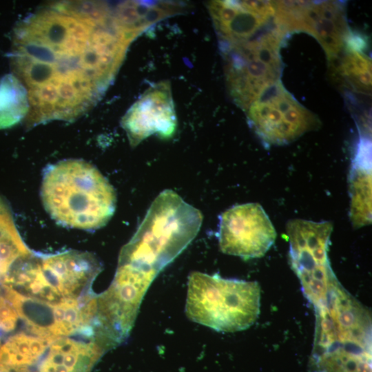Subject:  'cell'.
Masks as SVG:
<instances>
[{
    "instance_id": "10",
    "label": "cell",
    "mask_w": 372,
    "mask_h": 372,
    "mask_svg": "<svg viewBox=\"0 0 372 372\" xmlns=\"http://www.w3.org/2000/svg\"><path fill=\"white\" fill-rule=\"evenodd\" d=\"M157 275L118 265L112 284L97 296V331L114 347L129 335L143 298Z\"/></svg>"
},
{
    "instance_id": "14",
    "label": "cell",
    "mask_w": 372,
    "mask_h": 372,
    "mask_svg": "<svg viewBox=\"0 0 372 372\" xmlns=\"http://www.w3.org/2000/svg\"><path fill=\"white\" fill-rule=\"evenodd\" d=\"M121 123L132 147L152 134L163 138L172 136L177 123L169 86L163 83L146 91L127 110Z\"/></svg>"
},
{
    "instance_id": "21",
    "label": "cell",
    "mask_w": 372,
    "mask_h": 372,
    "mask_svg": "<svg viewBox=\"0 0 372 372\" xmlns=\"http://www.w3.org/2000/svg\"><path fill=\"white\" fill-rule=\"evenodd\" d=\"M10 372H37V371H30V370H22V371H10Z\"/></svg>"
},
{
    "instance_id": "13",
    "label": "cell",
    "mask_w": 372,
    "mask_h": 372,
    "mask_svg": "<svg viewBox=\"0 0 372 372\" xmlns=\"http://www.w3.org/2000/svg\"><path fill=\"white\" fill-rule=\"evenodd\" d=\"M209 10L220 44L285 30L277 19L274 1H214L209 3Z\"/></svg>"
},
{
    "instance_id": "15",
    "label": "cell",
    "mask_w": 372,
    "mask_h": 372,
    "mask_svg": "<svg viewBox=\"0 0 372 372\" xmlns=\"http://www.w3.org/2000/svg\"><path fill=\"white\" fill-rule=\"evenodd\" d=\"M107 349L96 339L81 335L52 338L34 366L37 372H91Z\"/></svg>"
},
{
    "instance_id": "22",
    "label": "cell",
    "mask_w": 372,
    "mask_h": 372,
    "mask_svg": "<svg viewBox=\"0 0 372 372\" xmlns=\"http://www.w3.org/2000/svg\"><path fill=\"white\" fill-rule=\"evenodd\" d=\"M0 333H1V331H0ZM1 334H2V333H1ZM2 335H3V334H2Z\"/></svg>"
},
{
    "instance_id": "3",
    "label": "cell",
    "mask_w": 372,
    "mask_h": 372,
    "mask_svg": "<svg viewBox=\"0 0 372 372\" xmlns=\"http://www.w3.org/2000/svg\"><path fill=\"white\" fill-rule=\"evenodd\" d=\"M202 221L200 210L175 192L163 190L121 249L118 265H129L158 274L195 238Z\"/></svg>"
},
{
    "instance_id": "12",
    "label": "cell",
    "mask_w": 372,
    "mask_h": 372,
    "mask_svg": "<svg viewBox=\"0 0 372 372\" xmlns=\"http://www.w3.org/2000/svg\"><path fill=\"white\" fill-rule=\"evenodd\" d=\"M278 20L287 33L304 31L315 37L327 55L344 43L350 29L340 2L325 1H274Z\"/></svg>"
},
{
    "instance_id": "5",
    "label": "cell",
    "mask_w": 372,
    "mask_h": 372,
    "mask_svg": "<svg viewBox=\"0 0 372 372\" xmlns=\"http://www.w3.org/2000/svg\"><path fill=\"white\" fill-rule=\"evenodd\" d=\"M260 287L256 281L192 272L185 313L192 321L220 332L245 330L260 314Z\"/></svg>"
},
{
    "instance_id": "4",
    "label": "cell",
    "mask_w": 372,
    "mask_h": 372,
    "mask_svg": "<svg viewBox=\"0 0 372 372\" xmlns=\"http://www.w3.org/2000/svg\"><path fill=\"white\" fill-rule=\"evenodd\" d=\"M313 360L320 372H371V317L351 293L315 310Z\"/></svg>"
},
{
    "instance_id": "20",
    "label": "cell",
    "mask_w": 372,
    "mask_h": 372,
    "mask_svg": "<svg viewBox=\"0 0 372 372\" xmlns=\"http://www.w3.org/2000/svg\"><path fill=\"white\" fill-rule=\"evenodd\" d=\"M19 318L17 313L3 296L0 287V331L3 335L16 329Z\"/></svg>"
},
{
    "instance_id": "19",
    "label": "cell",
    "mask_w": 372,
    "mask_h": 372,
    "mask_svg": "<svg viewBox=\"0 0 372 372\" xmlns=\"http://www.w3.org/2000/svg\"><path fill=\"white\" fill-rule=\"evenodd\" d=\"M29 109L28 94L23 83L13 74L3 76L0 80V129L19 123Z\"/></svg>"
},
{
    "instance_id": "1",
    "label": "cell",
    "mask_w": 372,
    "mask_h": 372,
    "mask_svg": "<svg viewBox=\"0 0 372 372\" xmlns=\"http://www.w3.org/2000/svg\"><path fill=\"white\" fill-rule=\"evenodd\" d=\"M155 21L148 3L62 1L14 30L10 61L30 103L26 123L74 121L102 98L132 41Z\"/></svg>"
},
{
    "instance_id": "9",
    "label": "cell",
    "mask_w": 372,
    "mask_h": 372,
    "mask_svg": "<svg viewBox=\"0 0 372 372\" xmlns=\"http://www.w3.org/2000/svg\"><path fill=\"white\" fill-rule=\"evenodd\" d=\"M245 112L256 134L271 145L289 143L320 124L280 81L263 91Z\"/></svg>"
},
{
    "instance_id": "17",
    "label": "cell",
    "mask_w": 372,
    "mask_h": 372,
    "mask_svg": "<svg viewBox=\"0 0 372 372\" xmlns=\"http://www.w3.org/2000/svg\"><path fill=\"white\" fill-rule=\"evenodd\" d=\"M331 79L348 90L369 94L371 90V62L363 50L344 44L327 56Z\"/></svg>"
},
{
    "instance_id": "6",
    "label": "cell",
    "mask_w": 372,
    "mask_h": 372,
    "mask_svg": "<svg viewBox=\"0 0 372 372\" xmlns=\"http://www.w3.org/2000/svg\"><path fill=\"white\" fill-rule=\"evenodd\" d=\"M286 34L278 30L246 40L220 44L230 94L244 110L263 91L280 81V49Z\"/></svg>"
},
{
    "instance_id": "18",
    "label": "cell",
    "mask_w": 372,
    "mask_h": 372,
    "mask_svg": "<svg viewBox=\"0 0 372 372\" xmlns=\"http://www.w3.org/2000/svg\"><path fill=\"white\" fill-rule=\"evenodd\" d=\"M52 338L23 332L10 336L0 347V368L12 371L32 369Z\"/></svg>"
},
{
    "instance_id": "11",
    "label": "cell",
    "mask_w": 372,
    "mask_h": 372,
    "mask_svg": "<svg viewBox=\"0 0 372 372\" xmlns=\"http://www.w3.org/2000/svg\"><path fill=\"white\" fill-rule=\"evenodd\" d=\"M276 229L262 206L249 203L234 206L220 217L221 251L243 259L260 258L273 245Z\"/></svg>"
},
{
    "instance_id": "7",
    "label": "cell",
    "mask_w": 372,
    "mask_h": 372,
    "mask_svg": "<svg viewBox=\"0 0 372 372\" xmlns=\"http://www.w3.org/2000/svg\"><path fill=\"white\" fill-rule=\"evenodd\" d=\"M286 231L291 269L300 280L304 296L315 308L340 282L328 256L333 224L293 219L287 223Z\"/></svg>"
},
{
    "instance_id": "8",
    "label": "cell",
    "mask_w": 372,
    "mask_h": 372,
    "mask_svg": "<svg viewBox=\"0 0 372 372\" xmlns=\"http://www.w3.org/2000/svg\"><path fill=\"white\" fill-rule=\"evenodd\" d=\"M101 269L99 260L89 252L37 254L21 292L50 302L79 298L89 292Z\"/></svg>"
},
{
    "instance_id": "2",
    "label": "cell",
    "mask_w": 372,
    "mask_h": 372,
    "mask_svg": "<svg viewBox=\"0 0 372 372\" xmlns=\"http://www.w3.org/2000/svg\"><path fill=\"white\" fill-rule=\"evenodd\" d=\"M41 196L57 223L86 231L105 226L116 205L112 185L96 167L81 159L48 165L43 174Z\"/></svg>"
},
{
    "instance_id": "16",
    "label": "cell",
    "mask_w": 372,
    "mask_h": 372,
    "mask_svg": "<svg viewBox=\"0 0 372 372\" xmlns=\"http://www.w3.org/2000/svg\"><path fill=\"white\" fill-rule=\"evenodd\" d=\"M349 217L355 228L371 223V142L360 138L349 177Z\"/></svg>"
}]
</instances>
